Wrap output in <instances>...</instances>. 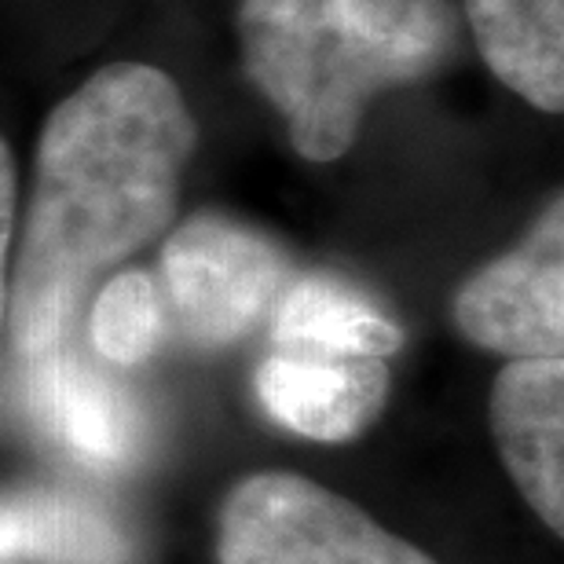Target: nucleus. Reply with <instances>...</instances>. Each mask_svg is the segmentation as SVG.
Returning <instances> with one entry per match:
<instances>
[{"label":"nucleus","mask_w":564,"mask_h":564,"mask_svg":"<svg viewBox=\"0 0 564 564\" xmlns=\"http://www.w3.org/2000/svg\"><path fill=\"white\" fill-rule=\"evenodd\" d=\"M195 118L151 63H110L44 121L8 315L19 352L63 341L88 282L158 239L176 213Z\"/></svg>","instance_id":"obj_1"},{"label":"nucleus","mask_w":564,"mask_h":564,"mask_svg":"<svg viewBox=\"0 0 564 564\" xmlns=\"http://www.w3.org/2000/svg\"><path fill=\"white\" fill-rule=\"evenodd\" d=\"M33 411L63 444L88 466H126L137 458L143 440V419L137 400L118 381L104 378L82 359H74L63 341L33 359Z\"/></svg>","instance_id":"obj_8"},{"label":"nucleus","mask_w":564,"mask_h":564,"mask_svg":"<svg viewBox=\"0 0 564 564\" xmlns=\"http://www.w3.org/2000/svg\"><path fill=\"white\" fill-rule=\"evenodd\" d=\"M451 0H242V66L293 151L334 162L370 99L436 74L458 48Z\"/></svg>","instance_id":"obj_2"},{"label":"nucleus","mask_w":564,"mask_h":564,"mask_svg":"<svg viewBox=\"0 0 564 564\" xmlns=\"http://www.w3.org/2000/svg\"><path fill=\"white\" fill-rule=\"evenodd\" d=\"M165 334L162 290L151 275L121 272L93 304V345L110 364L132 367L154 352Z\"/></svg>","instance_id":"obj_12"},{"label":"nucleus","mask_w":564,"mask_h":564,"mask_svg":"<svg viewBox=\"0 0 564 564\" xmlns=\"http://www.w3.org/2000/svg\"><path fill=\"white\" fill-rule=\"evenodd\" d=\"M389 397V367L378 356L275 345L257 367V400L293 433L341 444L378 419Z\"/></svg>","instance_id":"obj_6"},{"label":"nucleus","mask_w":564,"mask_h":564,"mask_svg":"<svg viewBox=\"0 0 564 564\" xmlns=\"http://www.w3.org/2000/svg\"><path fill=\"white\" fill-rule=\"evenodd\" d=\"M488 70L543 115L564 110V0H466Z\"/></svg>","instance_id":"obj_10"},{"label":"nucleus","mask_w":564,"mask_h":564,"mask_svg":"<svg viewBox=\"0 0 564 564\" xmlns=\"http://www.w3.org/2000/svg\"><path fill=\"white\" fill-rule=\"evenodd\" d=\"M137 546L104 502L70 488L0 491V564H132Z\"/></svg>","instance_id":"obj_9"},{"label":"nucleus","mask_w":564,"mask_h":564,"mask_svg":"<svg viewBox=\"0 0 564 564\" xmlns=\"http://www.w3.org/2000/svg\"><path fill=\"white\" fill-rule=\"evenodd\" d=\"M286 272V253L272 239L217 213H202L169 235L162 304H169L187 341L220 348L264 319Z\"/></svg>","instance_id":"obj_4"},{"label":"nucleus","mask_w":564,"mask_h":564,"mask_svg":"<svg viewBox=\"0 0 564 564\" xmlns=\"http://www.w3.org/2000/svg\"><path fill=\"white\" fill-rule=\"evenodd\" d=\"M217 554L220 564H436L297 473H257L228 495Z\"/></svg>","instance_id":"obj_3"},{"label":"nucleus","mask_w":564,"mask_h":564,"mask_svg":"<svg viewBox=\"0 0 564 564\" xmlns=\"http://www.w3.org/2000/svg\"><path fill=\"white\" fill-rule=\"evenodd\" d=\"M272 341L386 359L403 345V334L364 293L337 279L308 275L279 293Z\"/></svg>","instance_id":"obj_11"},{"label":"nucleus","mask_w":564,"mask_h":564,"mask_svg":"<svg viewBox=\"0 0 564 564\" xmlns=\"http://www.w3.org/2000/svg\"><path fill=\"white\" fill-rule=\"evenodd\" d=\"M491 429L513 484L550 532L564 528V364L513 359L495 381Z\"/></svg>","instance_id":"obj_7"},{"label":"nucleus","mask_w":564,"mask_h":564,"mask_svg":"<svg viewBox=\"0 0 564 564\" xmlns=\"http://www.w3.org/2000/svg\"><path fill=\"white\" fill-rule=\"evenodd\" d=\"M455 323L473 345L513 359H561L564 213L554 198L524 246L480 268L455 297Z\"/></svg>","instance_id":"obj_5"},{"label":"nucleus","mask_w":564,"mask_h":564,"mask_svg":"<svg viewBox=\"0 0 564 564\" xmlns=\"http://www.w3.org/2000/svg\"><path fill=\"white\" fill-rule=\"evenodd\" d=\"M15 158L0 140V326L8 319V250L11 231H15Z\"/></svg>","instance_id":"obj_13"}]
</instances>
